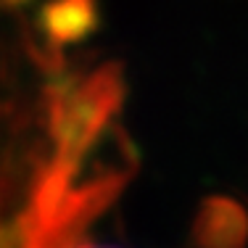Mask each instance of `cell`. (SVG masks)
Segmentation results:
<instances>
[{
	"label": "cell",
	"mask_w": 248,
	"mask_h": 248,
	"mask_svg": "<svg viewBox=\"0 0 248 248\" xmlns=\"http://www.w3.org/2000/svg\"><path fill=\"white\" fill-rule=\"evenodd\" d=\"M90 145L53 138L45 153L0 169V248H77L122 185Z\"/></svg>",
	"instance_id": "6da1fadb"
},
{
	"label": "cell",
	"mask_w": 248,
	"mask_h": 248,
	"mask_svg": "<svg viewBox=\"0 0 248 248\" xmlns=\"http://www.w3.org/2000/svg\"><path fill=\"white\" fill-rule=\"evenodd\" d=\"M77 248H111V246H95V243H90V240H85V243L77 246Z\"/></svg>",
	"instance_id": "7a4b0ae2"
}]
</instances>
